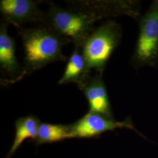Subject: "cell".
<instances>
[{
    "label": "cell",
    "instance_id": "obj_1",
    "mask_svg": "<svg viewBox=\"0 0 158 158\" xmlns=\"http://www.w3.org/2000/svg\"><path fill=\"white\" fill-rule=\"evenodd\" d=\"M24 50L23 74L32 73L49 63L66 60L63 46L68 41L52 29L20 28Z\"/></svg>",
    "mask_w": 158,
    "mask_h": 158
},
{
    "label": "cell",
    "instance_id": "obj_2",
    "mask_svg": "<svg viewBox=\"0 0 158 158\" xmlns=\"http://www.w3.org/2000/svg\"><path fill=\"white\" fill-rule=\"evenodd\" d=\"M51 28L68 42L81 47L94 30L97 21L107 18L101 12L92 10H70L56 6H51L46 16Z\"/></svg>",
    "mask_w": 158,
    "mask_h": 158
},
{
    "label": "cell",
    "instance_id": "obj_3",
    "mask_svg": "<svg viewBox=\"0 0 158 158\" xmlns=\"http://www.w3.org/2000/svg\"><path fill=\"white\" fill-rule=\"evenodd\" d=\"M121 38V27L114 20H108L91 33L80 47L89 74L92 69L102 74Z\"/></svg>",
    "mask_w": 158,
    "mask_h": 158
},
{
    "label": "cell",
    "instance_id": "obj_4",
    "mask_svg": "<svg viewBox=\"0 0 158 158\" xmlns=\"http://www.w3.org/2000/svg\"><path fill=\"white\" fill-rule=\"evenodd\" d=\"M139 32L131 64L138 69L158 64V0H154L138 20Z\"/></svg>",
    "mask_w": 158,
    "mask_h": 158
},
{
    "label": "cell",
    "instance_id": "obj_5",
    "mask_svg": "<svg viewBox=\"0 0 158 158\" xmlns=\"http://www.w3.org/2000/svg\"><path fill=\"white\" fill-rule=\"evenodd\" d=\"M117 128H127L135 131L143 138L144 135L137 130L131 117L123 121H118L114 118H110L97 113L89 112L73 124L70 125L73 138H97L102 134Z\"/></svg>",
    "mask_w": 158,
    "mask_h": 158
},
{
    "label": "cell",
    "instance_id": "obj_6",
    "mask_svg": "<svg viewBox=\"0 0 158 158\" xmlns=\"http://www.w3.org/2000/svg\"><path fill=\"white\" fill-rule=\"evenodd\" d=\"M0 11L6 21L18 28L23 23L46 19L36 2L31 0H1Z\"/></svg>",
    "mask_w": 158,
    "mask_h": 158
},
{
    "label": "cell",
    "instance_id": "obj_7",
    "mask_svg": "<svg viewBox=\"0 0 158 158\" xmlns=\"http://www.w3.org/2000/svg\"><path fill=\"white\" fill-rule=\"evenodd\" d=\"M89 105V111L114 118L111 104L102 74L89 76L78 85Z\"/></svg>",
    "mask_w": 158,
    "mask_h": 158
},
{
    "label": "cell",
    "instance_id": "obj_8",
    "mask_svg": "<svg viewBox=\"0 0 158 158\" xmlns=\"http://www.w3.org/2000/svg\"><path fill=\"white\" fill-rule=\"evenodd\" d=\"M15 51V41L8 34L7 24L3 23L0 28V65L11 76H17L21 73Z\"/></svg>",
    "mask_w": 158,
    "mask_h": 158
},
{
    "label": "cell",
    "instance_id": "obj_9",
    "mask_svg": "<svg viewBox=\"0 0 158 158\" xmlns=\"http://www.w3.org/2000/svg\"><path fill=\"white\" fill-rule=\"evenodd\" d=\"M40 124V119L32 115L17 119L15 124L14 140L5 158H11L25 140L31 139L32 141H35L37 138Z\"/></svg>",
    "mask_w": 158,
    "mask_h": 158
},
{
    "label": "cell",
    "instance_id": "obj_10",
    "mask_svg": "<svg viewBox=\"0 0 158 158\" xmlns=\"http://www.w3.org/2000/svg\"><path fill=\"white\" fill-rule=\"evenodd\" d=\"M90 75L87 72L85 57L80 47H76L69 57L62 77L59 80V85L76 83L80 85Z\"/></svg>",
    "mask_w": 158,
    "mask_h": 158
},
{
    "label": "cell",
    "instance_id": "obj_11",
    "mask_svg": "<svg viewBox=\"0 0 158 158\" xmlns=\"http://www.w3.org/2000/svg\"><path fill=\"white\" fill-rule=\"evenodd\" d=\"M72 138L70 125L52 124L40 123L37 138L34 143L36 145H40L44 143L63 141Z\"/></svg>",
    "mask_w": 158,
    "mask_h": 158
}]
</instances>
